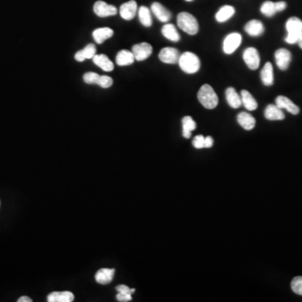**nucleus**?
Here are the masks:
<instances>
[{
  "label": "nucleus",
  "instance_id": "f257e3e1",
  "mask_svg": "<svg viewBox=\"0 0 302 302\" xmlns=\"http://www.w3.org/2000/svg\"><path fill=\"white\" fill-rule=\"evenodd\" d=\"M178 64L181 69L187 74H194L201 67V61L198 56L192 52H184L179 58Z\"/></svg>",
  "mask_w": 302,
  "mask_h": 302
},
{
  "label": "nucleus",
  "instance_id": "f03ea898",
  "mask_svg": "<svg viewBox=\"0 0 302 302\" xmlns=\"http://www.w3.org/2000/svg\"><path fill=\"white\" fill-rule=\"evenodd\" d=\"M197 98L201 105L207 110H213L219 104V98L216 92L208 84L201 86L197 93Z\"/></svg>",
  "mask_w": 302,
  "mask_h": 302
},
{
  "label": "nucleus",
  "instance_id": "7ed1b4c3",
  "mask_svg": "<svg viewBox=\"0 0 302 302\" xmlns=\"http://www.w3.org/2000/svg\"><path fill=\"white\" fill-rule=\"evenodd\" d=\"M177 25L180 29L188 35H195L198 33L199 25L196 18L187 12H181L177 16Z\"/></svg>",
  "mask_w": 302,
  "mask_h": 302
},
{
  "label": "nucleus",
  "instance_id": "20e7f679",
  "mask_svg": "<svg viewBox=\"0 0 302 302\" xmlns=\"http://www.w3.org/2000/svg\"><path fill=\"white\" fill-rule=\"evenodd\" d=\"M287 35L285 40L288 44H296L298 42L300 36L302 33V21L299 18L291 17L287 20L286 25Z\"/></svg>",
  "mask_w": 302,
  "mask_h": 302
},
{
  "label": "nucleus",
  "instance_id": "39448f33",
  "mask_svg": "<svg viewBox=\"0 0 302 302\" xmlns=\"http://www.w3.org/2000/svg\"><path fill=\"white\" fill-rule=\"evenodd\" d=\"M241 43L242 35L239 33H231L225 38L222 50L225 54L231 55L239 48Z\"/></svg>",
  "mask_w": 302,
  "mask_h": 302
},
{
  "label": "nucleus",
  "instance_id": "423d86ee",
  "mask_svg": "<svg viewBox=\"0 0 302 302\" xmlns=\"http://www.w3.org/2000/svg\"><path fill=\"white\" fill-rule=\"evenodd\" d=\"M243 58L245 64L251 70H256L259 68L260 64V57L259 52L254 47H249L245 49L243 54Z\"/></svg>",
  "mask_w": 302,
  "mask_h": 302
},
{
  "label": "nucleus",
  "instance_id": "0eeeda50",
  "mask_svg": "<svg viewBox=\"0 0 302 302\" xmlns=\"http://www.w3.org/2000/svg\"><path fill=\"white\" fill-rule=\"evenodd\" d=\"M153 47L150 44L147 42L136 44L133 46L132 52L136 60L143 61L149 58L152 54Z\"/></svg>",
  "mask_w": 302,
  "mask_h": 302
},
{
  "label": "nucleus",
  "instance_id": "6e6552de",
  "mask_svg": "<svg viewBox=\"0 0 302 302\" xmlns=\"http://www.w3.org/2000/svg\"><path fill=\"white\" fill-rule=\"evenodd\" d=\"M93 11L98 17L105 18L115 15L118 9L115 6L109 4L104 1H98L93 6Z\"/></svg>",
  "mask_w": 302,
  "mask_h": 302
},
{
  "label": "nucleus",
  "instance_id": "1a4fd4ad",
  "mask_svg": "<svg viewBox=\"0 0 302 302\" xmlns=\"http://www.w3.org/2000/svg\"><path fill=\"white\" fill-rule=\"evenodd\" d=\"M180 53L178 50L172 47H165L159 53V59L165 64L178 63Z\"/></svg>",
  "mask_w": 302,
  "mask_h": 302
},
{
  "label": "nucleus",
  "instance_id": "9d476101",
  "mask_svg": "<svg viewBox=\"0 0 302 302\" xmlns=\"http://www.w3.org/2000/svg\"><path fill=\"white\" fill-rule=\"evenodd\" d=\"M275 58L276 65L279 69L285 71L287 69L291 61V53L290 51L285 48L277 50L275 53Z\"/></svg>",
  "mask_w": 302,
  "mask_h": 302
},
{
  "label": "nucleus",
  "instance_id": "9b49d317",
  "mask_svg": "<svg viewBox=\"0 0 302 302\" xmlns=\"http://www.w3.org/2000/svg\"><path fill=\"white\" fill-rule=\"evenodd\" d=\"M138 6L135 0H130L129 2L123 3L119 9L121 17L125 20H131L136 16Z\"/></svg>",
  "mask_w": 302,
  "mask_h": 302
},
{
  "label": "nucleus",
  "instance_id": "f8f14e48",
  "mask_svg": "<svg viewBox=\"0 0 302 302\" xmlns=\"http://www.w3.org/2000/svg\"><path fill=\"white\" fill-rule=\"evenodd\" d=\"M275 104L281 110H287L288 112H291L293 115H297L300 112L299 107L285 96H278L275 99Z\"/></svg>",
  "mask_w": 302,
  "mask_h": 302
},
{
  "label": "nucleus",
  "instance_id": "ddd939ff",
  "mask_svg": "<svg viewBox=\"0 0 302 302\" xmlns=\"http://www.w3.org/2000/svg\"><path fill=\"white\" fill-rule=\"evenodd\" d=\"M245 30L250 36H259L265 31V27L261 21L258 20H252L248 21L245 26Z\"/></svg>",
  "mask_w": 302,
  "mask_h": 302
},
{
  "label": "nucleus",
  "instance_id": "4468645a",
  "mask_svg": "<svg viewBox=\"0 0 302 302\" xmlns=\"http://www.w3.org/2000/svg\"><path fill=\"white\" fill-rule=\"evenodd\" d=\"M151 10L153 14L156 15V17L161 22H168L171 18V14L168 9H165L164 6L158 2H155L151 5Z\"/></svg>",
  "mask_w": 302,
  "mask_h": 302
},
{
  "label": "nucleus",
  "instance_id": "2eb2a0df",
  "mask_svg": "<svg viewBox=\"0 0 302 302\" xmlns=\"http://www.w3.org/2000/svg\"><path fill=\"white\" fill-rule=\"evenodd\" d=\"M265 117L268 120H283L285 119V113L276 104H270L265 109Z\"/></svg>",
  "mask_w": 302,
  "mask_h": 302
},
{
  "label": "nucleus",
  "instance_id": "dca6fc26",
  "mask_svg": "<svg viewBox=\"0 0 302 302\" xmlns=\"http://www.w3.org/2000/svg\"><path fill=\"white\" fill-rule=\"evenodd\" d=\"M92 60H93V63L105 72H112V70L114 69L113 62L104 54L94 55L92 58Z\"/></svg>",
  "mask_w": 302,
  "mask_h": 302
},
{
  "label": "nucleus",
  "instance_id": "f3484780",
  "mask_svg": "<svg viewBox=\"0 0 302 302\" xmlns=\"http://www.w3.org/2000/svg\"><path fill=\"white\" fill-rule=\"evenodd\" d=\"M113 34L114 32L111 28L103 27V28H98L92 32V37L97 43L103 44L105 40L112 37Z\"/></svg>",
  "mask_w": 302,
  "mask_h": 302
},
{
  "label": "nucleus",
  "instance_id": "a211bd4d",
  "mask_svg": "<svg viewBox=\"0 0 302 302\" xmlns=\"http://www.w3.org/2000/svg\"><path fill=\"white\" fill-rule=\"evenodd\" d=\"M239 125L245 130H252L255 127L256 120L253 116L246 112H242L237 117Z\"/></svg>",
  "mask_w": 302,
  "mask_h": 302
},
{
  "label": "nucleus",
  "instance_id": "6ab92c4d",
  "mask_svg": "<svg viewBox=\"0 0 302 302\" xmlns=\"http://www.w3.org/2000/svg\"><path fill=\"white\" fill-rule=\"evenodd\" d=\"M115 271L112 269H101L95 275L96 281L100 285H108L112 281Z\"/></svg>",
  "mask_w": 302,
  "mask_h": 302
},
{
  "label": "nucleus",
  "instance_id": "aec40b11",
  "mask_svg": "<svg viewBox=\"0 0 302 302\" xmlns=\"http://www.w3.org/2000/svg\"><path fill=\"white\" fill-rule=\"evenodd\" d=\"M135 60H136V58L133 52L127 51V50H122L118 52L116 56V63L118 66H130L134 63Z\"/></svg>",
  "mask_w": 302,
  "mask_h": 302
},
{
  "label": "nucleus",
  "instance_id": "412c9836",
  "mask_svg": "<svg viewBox=\"0 0 302 302\" xmlns=\"http://www.w3.org/2000/svg\"><path fill=\"white\" fill-rule=\"evenodd\" d=\"M95 45L89 44L86 47H84L82 51L77 52L75 54V60L78 62H82L86 59H92L93 56L96 55Z\"/></svg>",
  "mask_w": 302,
  "mask_h": 302
},
{
  "label": "nucleus",
  "instance_id": "4be33fe9",
  "mask_svg": "<svg viewBox=\"0 0 302 302\" xmlns=\"http://www.w3.org/2000/svg\"><path fill=\"white\" fill-rule=\"evenodd\" d=\"M49 302H72L74 301V295L70 291L52 292L47 297Z\"/></svg>",
  "mask_w": 302,
  "mask_h": 302
},
{
  "label": "nucleus",
  "instance_id": "5701e85b",
  "mask_svg": "<svg viewBox=\"0 0 302 302\" xmlns=\"http://www.w3.org/2000/svg\"><path fill=\"white\" fill-rule=\"evenodd\" d=\"M262 82L265 86H272L274 84L273 66L271 62H266L260 72Z\"/></svg>",
  "mask_w": 302,
  "mask_h": 302
},
{
  "label": "nucleus",
  "instance_id": "b1692460",
  "mask_svg": "<svg viewBox=\"0 0 302 302\" xmlns=\"http://www.w3.org/2000/svg\"><path fill=\"white\" fill-rule=\"evenodd\" d=\"M226 99L228 105L233 109H239L242 105L241 97L238 94L235 88L228 87L226 90Z\"/></svg>",
  "mask_w": 302,
  "mask_h": 302
},
{
  "label": "nucleus",
  "instance_id": "393cba45",
  "mask_svg": "<svg viewBox=\"0 0 302 302\" xmlns=\"http://www.w3.org/2000/svg\"><path fill=\"white\" fill-rule=\"evenodd\" d=\"M234 14H235V9L233 8V6L224 5L220 8V9L217 13L215 18H216L217 21L219 23H223L225 21H227V20L233 17Z\"/></svg>",
  "mask_w": 302,
  "mask_h": 302
},
{
  "label": "nucleus",
  "instance_id": "a878e982",
  "mask_svg": "<svg viewBox=\"0 0 302 302\" xmlns=\"http://www.w3.org/2000/svg\"><path fill=\"white\" fill-rule=\"evenodd\" d=\"M242 104L245 106L246 110L248 111H253L257 110L258 104L256 100L253 98L250 92L247 90H242L241 91Z\"/></svg>",
  "mask_w": 302,
  "mask_h": 302
},
{
  "label": "nucleus",
  "instance_id": "bb28decb",
  "mask_svg": "<svg viewBox=\"0 0 302 302\" xmlns=\"http://www.w3.org/2000/svg\"><path fill=\"white\" fill-rule=\"evenodd\" d=\"M161 32H162V35H164L165 37L170 40V41H173V42H178L181 39L177 29L172 24L165 25L162 27Z\"/></svg>",
  "mask_w": 302,
  "mask_h": 302
},
{
  "label": "nucleus",
  "instance_id": "cd10ccee",
  "mask_svg": "<svg viewBox=\"0 0 302 302\" xmlns=\"http://www.w3.org/2000/svg\"><path fill=\"white\" fill-rule=\"evenodd\" d=\"M196 124L190 116H186L182 118V136L186 138H190L192 132L196 130Z\"/></svg>",
  "mask_w": 302,
  "mask_h": 302
},
{
  "label": "nucleus",
  "instance_id": "c85d7f7f",
  "mask_svg": "<svg viewBox=\"0 0 302 302\" xmlns=\"http://www.w3.org/2000/svg\"><path fill=\"white\" fill-rule=\"evenodd\" d=\"M138 13L139 21L144 27H150L152 26V17H151L150 9L145 6H141L138 9Z\"/></svg>",
  "mask_w": 302,
  "mask_h": 302
},
{
  "label": "nucleus",
  "instance_id": "c756f323",
  "mask_svg": "<svg viewBox=\"0 0 302 302\" xmlns=\"http://www.w3.org/2000/svg\"><path fill=\"white\" fill-rule=\"evenodd\" d=\"M260 11L265 16L272 17L277 13L275 3H274L272 1H265V3L262 4Z\"/></svg>",
  "mask_w": 302,
  "mask_h": 302
},
{
  "label": "nucleus",
  "instance_id": "7c9ffc66",
  "mask_svg": "<svg viewBox=\"0 0 302 302\" xmlns=\"http://www.w3.org/2000/svg\"><path fill=\"white\" fill-rule=\"evenodd\" d=\"M291 289L295 293L302 296V276H297L294 278L291 281Z\"/></svg>",
  "mask_w": 302,
  "mask_h": 302
},
{
  "label": "nucleus",
  "instance_id": "2f4dec72",
  "mask_svg": "<svg viewBox=\"0 0 302 302\" xmlns=\"http://www.w3.org/2000/svg\"><path fill=\"white\" fill-rule=\"evenodd\" d=\"M100 76L95 72H86L83 75V80L86 84H96L98 85Z\"/></svg>",
  "mask_w": 302,
  "mask_h": 302
},
{
  "label": "nucleus",
  "instance_id": "473e14b6",
  "mask_svg": "<svg viewBox=\"0 0 302 302\" xmlns=\"http://www.w3.org/2000/svg\"><path fill=\"white\" fill-rule=\"evenodd\" d=\"M113 83V81L112 78L108 76H100L99 80H98V85L103 88H109L112 86Z\"/></svg>",
  "mask_w": 302,
  "mask_h": 302
},
{
  "label": "nucleus",
  "instance_id": "72a5a7b5",
  "mask_svg": "<svg viewBox=\"0 0 302 302\" xmlns=\"http://www.w3.org/2000/svg\"><path fill=\"white\" fill-rule=\"evenodd\" d=\"M193 146L196 149H203L205 148V137L203 136H196L192 141Z\"/></svg>",
  "mask_w": 302,
  "mask_h": 302
},
{
  "label": "nucleus",
  "instance_id": "f704fd0d",
  "mask_svg": "<svg viewBox=\"0 0 302 302\" xmlns=\"http://www.w3.org/2000/svg\"><path fill=\"white\" fill-rule=\"evenodd\" d=\"M116 290L118 291V292H121V293L131 294V295L135 293V291H136V289H130V287H128L125 285H118L116 287Z\"/></svg>",
  "mask_w": 302,
  "mask_h": 302
},
{
  "label": "nucleus",
  "instance_id": "c9c22d12",
  "mask_svg": "<svg viewBox=\"0 0 302 302\" xmlns=\"http://www.w3.org/2000/svg\"><path fill=\"white\" fill-rule=\"evenodd\" d=\"M116 297H117V300H118V302H130V301L132 300V295H131V294L121 293V292H118Z\"/></svg>",
  "mask_w": 302,
  "mask_h": 302
},
{
  "label": "nucleus",
  "instance_id": "e433bc0d",
  "mask_svg": "<svg viewBox=\"0 0 302 302\" xmlns=\"http://www.w3.org/2000/svg\"><path fill=\"white\" fill-rule=\"evenodd\" d=\"M286 7H287V4L284 1H279V2H277L275 3V8H276L277 12L283 11V10H285L286 9Z\"/></svg>",
  "mask_w": 302,
  "mask_h": 302
},
{
  "label": "nucleus",
  "instance_id": "4c0bfd02",
  "mask_svg": "<svg viewBox=\"0 0 302 302\" xmlns=\"http://www.w3.org/2000/svg\"><path fill=\"white\" fill-rule=\"evenodd\" d=\"M213 143H214V141H213V138L211 136L205 137V148L213 147Z\"/></svg>",
  "mask_w": 302,
  "mask_h": 302
},
{
  "label": "nucleus",
  "instance_id": "58836bf2",
  "mask_svg": "<svg viewBox=\"0 0 302 302\" xmlns=\"http://www.w3.org/2000/svg\"><path fill=\"white\" fill-rule=\"evenodd\" d=\"M19 302H32V300L28 297H20V299L18 300Z\"/></svg>",
  "mask_w": 302,
  "mask_h": 302
},
{
  "label": "nucleus",
  "instance_id": "ea45409f",
  "mask_svg": "<svg viewBox=\"0 0 302 302\" xmlns=\"http://www.w3.org/2000/svg\"><path fill=\"white\" fill-rule=\"evenodd\" d=\"M297 43H298V45H299L300 47H301V48H302V35H301V36H300L299 40H298V42H297Z\"/></svg>",
  "mask_w": 302,
  "mask_h": 302
},
{
  "label": "nucleus",
  "instance_id": "a19ab883",
  "mask_svg": "<svg viewBox=\"0 0 302 302\" xmlns=\"http://www.w3.org/2000/svg\"><path fill=\"white\" fill-rule=\"evenodd\" d=\"M186 1H187V2H192L193 0H186Z\"/></svg>",
  "mask_w": 302,
  "mask_h": 302
}]
</instances>
